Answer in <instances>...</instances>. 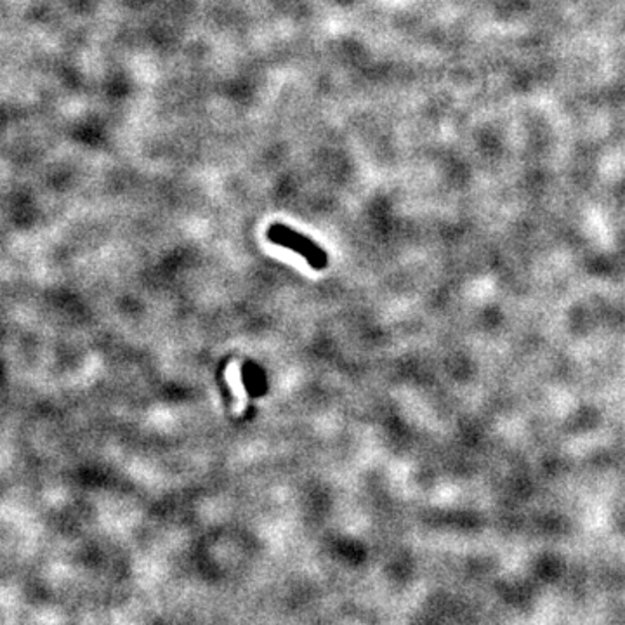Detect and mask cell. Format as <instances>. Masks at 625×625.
Masks as SVG:
<instances>
[{"label": "cell", "instance_id": "obj_1", "mask_svg": "<svg viewBox=\"0 0 625 625\" xmlns=\"http://www.w3.org/2000/svg\"><path fill=\"white\" fill-rule=\"evenodd\" d=\"M266 236L271 243H274V245L287 247V249L294 250L295 253L304 257L309 262V266L315 267V269H323V267L326 266V253L323 252L322 247H318L315 242H311L308 236L295 231V229L288 228V226L274 222V224H271L269 228H267Z\"/></svg>", "mask_w": 625, "mask_h": 625}, {"label": "cell", "instance_id": "obj_2", "mask_svg": "<svg viewBox=\"0 0 625 625\" xmlns=\"http://www.w3.org/2000/svg\"><path fill=\"white\" fill-rule=\"evenodd\" d=\"M235 368H236V365H231V367L228 368V381H229V384H231V388H233V392H235V396L236 398H238V412H242L243 410V406H245V392L242 391V384H240V377H238V370H236V374H235Z\"/></svg>", "mask_w": 625, "mask_h": 625}]
</instances>
